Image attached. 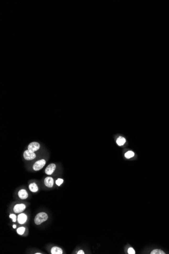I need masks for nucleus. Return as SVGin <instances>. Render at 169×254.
<instances>
[{"mask_svg":"<svg viewBox=\"0 0 169 254\" xmlns=\"http://www.w3.org/2000/svg\"><path fill=\"white\" fill-rule=\"evenodd\" d=\"M48 219V215L44 212H41L37 214L34 219L35 223L37 225L41 224L42 223L46 221Z\"/></svg>","mask_w":169,"mask_h":254,"instance_id":"nucleus-1","label":"nucleus"},{"mask_svg":"<svg viewBox=\"0 0 169 254\" xmlns=\"http://www.w3.org/2000/svg\"><path fill=\"white\" fill-rule=\"evenodd\" d=\"M46 163V161L44 159L39 160L35 162L32 166V168L35 171H39L44 167Z\"/></svg>","mask_w":169,"mask_h":254,"instance_id":"nucleus-2","label":"nucleus"},{"mask_svg":"<svg viewBox=\"0 0 169 254\" xmlns=\"http://www.w3.org/2000/svg\"><path fill=\"white\" fill-rule=\"evenodd\" d=\"M23 155L24 158L26 160H28V161L34 160V159H35L36 158V156H37V155H36V154L35 152H32L29 151L28 149L25 150L24 152Z\"/></svg>","mask_w":169,"mask_h":254,"instance_id":"nucleus-3","label":"nucleus"},{"mask_svg":"<svg viewBox=\"0 0 169 254\" xmlns=\"http://www.w3.org/2000/svg\"><path fill=\"white\" fill-rule=\"evenodd\" d=\"M41 147L40 144L36 142H31L29 145L28 149L32 152H35L40 149Z\"/></svg>","mask_w":169,"mask_h":254,"instance_id":"nucleus-4","label":"nucleus"},{"mask_svg":"<svg viewBox=\"0 0 169 254\" xmlns=\"http://www.w3.org/2000/svg\"><path fill=\"white\" fill-rule=\"evenodd\" d=\"M56 168V165L54 163H51L48 165L45 169V173L48 176H50L55 171Z\"/></svg>","mask_w":169,"mask_h":254,"instance_id":"nucleus-5","label":"nucleus"},{"mask_svg":"<svg viewBox=\"0 0 169 254\" xmlns=\"http://www.w3.org/2000/svg\"><path fill=\"white\" fill-rule=\"evenodd\" d=\"M26 209V206L23 203L17 204L14 207L13 211L15 213L18 214L23 212Z\"/></svg>","mask_w":169,"mask_h":254,"instance_id":"nucleus-6","label":"nucleus"},{"mask_svg":"<svg viewBox=\"0 0 169 254\" xmlns=\"http://www.w3.org/2000/svg\"><path fill=\"white\" fill-rule=\"evenodd\" d=\"M45 185L48 188H52L54 185V179L51 177H47L44 179Z\"/></svg>","mask_w":169,"mask_h":254,"instance_id":"nucleus-7","label":"nucleus"},{"mask_svg":"<svg viewBox=\"0 0 169 254\" xmlns=\"http://www.w3.org/2000/svg\"><path fill=\"white\" fill-rule=\"evenodd\" d=\"M27 219H28L27 216L25 214L21 213V214H20L18 215V218H17V221H18V222L19 224H23L26 222Z\"/></svg>","mask_w":169,"mask_h":254,"instance_id":"nucleus-8","label":"nucleus"},{"mask_svg":"<svg viewBox=\"0 0 169 254\" xmlns=\"http://www.w3.org/2000/svg\"><path fill=\"white\" fill-rule=\"evenodd\" d=\"M18 195L20 199H26V198H28L29 194H28V193L27 192V191L25 189H22L18 191Z\"/></svg>","mask_w":169,"mask_h":254,"instance_id":"nucleus-9","label":"nucleus"},{"mask_svg":"<svg viewBox=\"0 0 169 254\" xmlns=\"http://www.w3.org/2000/svg\"><path fill=\"white\" fill-rule=\"evenodd\" d=\"M51 253L52 254H62L63 251L59 247H52L51 249Z\"/></svg>","mask_w":169,"mask_h":254,"instance_id":"nucleus-10","label":"nucleus"},{"mask_svg":"<svg viewBox=\"0 0 169 254\" xmlns=\"http://www.w3.org/2000/svg\"><path fill=\"white\" fill-rule=\"evenodd\" d=\"M29 189L32 192H37L39 190L38 186L35 183H32L30 184L29 185Z\"/></svg>","mask_w":169,"mask_h":254,"instance_id":"nucleus-11","label":"nucleus"},{"mask_svg":"<svg viewBox=\"0 0 169 254\" xmlns=\"http://www.w3.org/2000/svg\"><path fill=\"white\" fill-rule=\"evenodd\" d=\"M126 142V139L122 136H119L117 140V143L118 146H123Z\"/></svg>","mask_w":169,"mask_h":254,"instance_id":"nucleus-12","label":"nucleus"},{"mask_svg":"<svg viewBox=\"0 0 169 254\" xmlns=\"http://www.w3.org/2000/svg\"><path fill=\"white\" fill-rule=\"evenodd\" d=\"M134 156V153L132 151H131L127 152L125 155V157L127 159H129L130 158H132Z\"/></svg>","mask_w":169,"mask_h":254,"instance_id":"nucleus-13","label":"nucleus"},{"mask_svg":"<svg viewBox=\"0 0 169 254\" xmlns=\"http://www.w3.org/2000/svg\"><path fill=\"white\" fill-rule=\"evenodd\" d=\"M151 254H165L166 253L162 251L161 250H160V249H155V250H153L151 252Z\"/></svg>","mask_w":169,"mask_h":254,"instance_id":"nucleus-14","label":"nucleus"},{"mask_svg":"<svg viewBox=\"0 0 169 254\" xmlns=\"http://www.w3.org/2000/svg\"><path fill=\"white\" fill-rule=\"evenodd\" d=\"M25 231V228L24 227H20L17 229V232L19 235H22Z\"/></svg>","mask_w":169,"mask_h":254,"instance_id":"nucleus-15","label":"nucleus"},{"mask_svg":"<svg viewBox=\"0 0 169 254\" xmlns=\"http://www.w3.org/2000/svg\"><path fill=\"white\" fill-rule=\"evenodd\" d=\"M63 181L64 180L62 179H58L56 181V184L58 186H60L63 183Z\"/></svg>","mask_w":169,"mask_h":254,"instance_id":"nucleus-16","label":"nucleus"},{"mask_svg":"<svg viewBox=\"0 0 169 254\" xmlns=\"http://www.w3.org/2000/svg\"><path fill=\"white\" fill-rule=\"evenodd\" d=\"M9 217H10V218L12 219V221L13 222H16V216L14 214H10V216H9Z\"/></svg>","mask_w":169,"mask_h":254,"instance_id":"nucleus-17","label":"nucleus"},{"mask_svg":"<svg viewBox=\"0 0 169 254\" xmlns=\"http://www.w3.org/2000/svg\"><path fill=\"white\" fill-rule=\"evenodd\" d=\"M128 254H135V250H134V248H133L132 247H130L128 249Z\"/></svg>","mask_w":169,"mask_h":254,"instance_id":"nucleus-18","label":"nucleus"},{"mask_svg":"<svg viewBox=\"0 0 169 254\" xmlns=\"http://www.w3.org/2000/svg\"><path fill=\"white\" fill-rule=\"evenodd\" d=\"M77 254H85V253H84V251H83V250H80V251H79L78 252V253H77Z\"/></svg>","mask_w":169,"mask_h":254,"instance_id":"nucleus-19","label":"nucleus"},{"mask_svg":"<svg viewBox=\"0 0 169 254\" xmlns=\"http://www.w3.org/2000/svg\"><path fill=\"white\" fill-rule=\"evenodd\" d=\"M13 228H14V229H15V228H16V226L15 225H13Z\"/></svg>","mask_w":169,"mask_h":254,"instance_id":"nucleus-20","label":"nucleus"},{"mask_svg":"<svg viewBox=\"0 0 169 254\" xmlns=\"http://www.w3.org/2000/svg\"><path fill=\"white\" fill-rule=\"evenodd\" d=\"M42 253H35V254H41Z\"/></svg>","mask_w":169,"mask_h":254,"instance_id":"nucleus-21","label":"nucleus"}]
</instances>
